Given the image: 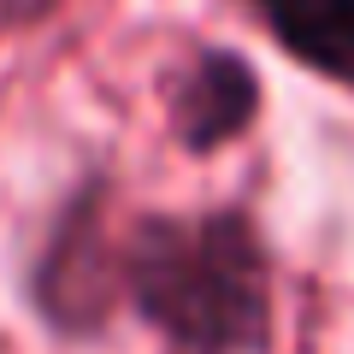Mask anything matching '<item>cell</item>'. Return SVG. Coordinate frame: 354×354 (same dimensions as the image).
<instances>
[{
  "label": "cell",
  "instance_id": "obj_2",
  "mask_svg": "<svg viewBox=\"0 0 354 354\" xmlns=\"http://www.w3.org/2000/svg\"><path fill=\"white\" fill-rule=\"evenodd\" d=\"M124 183L113 165L83 171L53 195L18 266V301L53 348H101L124 325Z\"/></svg>",
  "mask_w": 354,
  "mask_h": 354
},
{
  "label": "cell",
  "instance_id": "obj_3",
  "mask_svg": "<svg viewBox=\"0 0 354 354\" xmlns=\"http://www.w3.org/2000/svg\"><path fill=\"white\" fill-rule=\"evenodd\" d=\"M153 106H160L165 142L183 160L213 165L236 153L242 142H254L272 95H266V71L254 65L248 48L201 36V41H183L153 71Z\"/></svg>",
  "mask_w": 354,
  "mask_h": 354
},
{
  "label": "cell",
  "instance_id": "obj_4",
  "mask_svg": "<svg viewBox=\"0 0 354 354\" xmlns=\"http://www.w3.org/2000/svg\"><path fill=\"white\" fill-rule=\"evenodd\" d=\"M295 71L354 101V0H236Z\"/></svg>",
  "mask_w": 354,
  "mask_h": 354
},
{
  "label": "cell",
  "instance_id": "obj_1",
  "mask_svg": "<svg viewBox=\"0 0 354 354\" xmlns=\"http://www.w3.org/2000/svg\"><path fill=\"white\" fill-rule=\"evenodd\" d=\"M124 319L160 354H278L283 260L260 207H130Z\"/></svg>",
  "mask_w": 354,
  "mask_h": 354
}]
</instances>
